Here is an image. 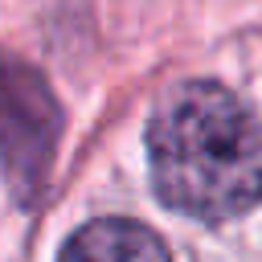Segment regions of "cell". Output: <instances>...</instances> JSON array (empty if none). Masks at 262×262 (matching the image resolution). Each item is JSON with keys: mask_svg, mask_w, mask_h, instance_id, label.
I'll return each mask as SVG.
<instances>
[{"mask_svg": "<svg viewBox=\"0 0 262 262\" xmlns=\"http://www.w3.org/2000/svg\"><path fill=\"white\" fill-rule=\"evenodd\" d=\"M156 196L192 221H229L262 201V123L217 82L172 86L147 123Z\"/></svg>", "mask_w": 262, "mask_h": 262, "instance_id": "6da1fadb", "label": "cell"}, {"mask_svg": "<svg viewBox=\"0 0 262 262\" xmlns=\"http://www.w3.org/2000/svg\"><path fill=\"white\" fill-rule=\"evenodd\" d=\"M61 111L45 78L0 49V160L20 201L37 196L53 164Z\"/></svg>", "mask_w": 262, "mask_h": 262, "instance_id": "7a4b0ae2", "label": "cell"}, {"mask_svg": "<svg viewBox=\"0 0 262 262\" xmlns=\"http://www.w3.org/2000/svg\"><path fill=\"white\" fill-rule=\"evenodd\" d=\"M57 262H172L168 246L139 221L127 217H102L82 225L66 246Z\"/></svg>", "mask_w": 262, "mask_h": 262, "instance_id": "3957f363", "label": "cell"}]
</instances>
